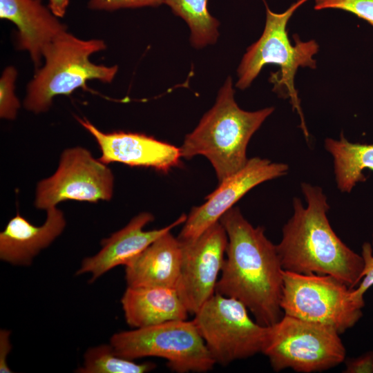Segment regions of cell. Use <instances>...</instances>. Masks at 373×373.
<instances>
[{
  "mask_svg": "<svg viewBox=\"0 0 373 373\" xmlns=\"http://www.w3.org/2000/svg\"><path fill=\"white\" fill-rule=\"evenodd\" d=\"M228 244L215 293L242 302L263 326L283 316V269L276 249L262 227H254L238 207L220 218Z\"/></svg>",
  "mask_w": 373,
  "mask_h": 373,
  "instance_id": "obj_1",
  "label": "cell"
},
{
  "mask_svg": "<svg viewBox=\"0 0 373 373\" xmlns=\"http://www.w3.org/2000/svg\"><path fill=\"white\" fill-rule=\"evenodd\" d=\"M307 202L294 198V213L283 228L276 245L283 270L331 276L354 289L361 280L362 256L348 247L331 227L329 207L321 188L302 183Z\"/></svg>",
  "mask_w": 373,
  "mask_h": 373,
  "instance_id": "obj_2",
  "label": "cell"
},
{
  "mask_svg": "<svg viewBox=\"0 0 373 373\" xmlns=\"http://www.w3.org/2000/svg\"><path fill=\"white\" fill-rule=\"evenodd\" d=\"M274 111V107L252 112L240 108L234 99L232 78L228 76L214 105L186 135L180 148L182 158L204 156L221 182L245 166L251 137Z\"/></svg>",
  "mask_w": 373,
  "mask_h": 373,
  "instance_id": "obj_3",
  "label": "cell"
},
{
  "mask_svg": "<svg viewBox=\"0 0 373 373\" xmlns=\"http://www.w3.org/2000/svg\"><path fill=\"white\" fill-rule=\"evenodd\" d=\"M309 0H298L285 12H273L263 0L266 9V21L260 37L247 48L237 69L236 87L244 90L250 86L262 68L267 64H276L280 70L271 73L269 82L273 90L283 98H289L293 110L300 119V128L307 140L309 133L305 124L300 101L295 88L294 77L299 67L316 68L313 58L319 50L314 40L303 41L298 35H294V45L289 39L287 23L295 11Z\"/></svg>",
  "mask_w": 373,
  "mask_h": 373,
  "instance_id": "obj_4",
  "label": "cell"
},
{
  "mask_svg": "<svg viewBox=\"0 0 373 373\" xmlns=\"http://www.w3.org/2000/svg\"><path fill=\"white\" fill-rule=\"evenodd\" d=\"M106 48L102 39L83 40L67 30L58 35L45 48V64L27 86L25 108L34 113L46 112L55 96L68 95L79 88L86 89L89 80L111 82L117 66L95 64L89 58Z\"/></svg>",
  "mask_w": 373,
  "mask_h": 373,
  "instance_id": "obj_5",
  "label": "cell"
},
{
  "mask_svg": "<svg viewBox=\"0 0 373 373\" xmlns=\"http://www.w3.org/2000/svg\"><path fill=\"white\" fill-rule=\"evenodd\" d=\"M335 329L286 314L267 326L262 354L276 372L290 368L310 373L327 370L345 358V348Z\"/></svg>",
  "mask_w": 373,
  "mask_h": 373,
  "instance_id": "obj_6",
  "label": "cell"
},
{
  "mask_svg": "<svg viewBox=\"0 0 373 373\" xmlns=\"http://www.w3.org/2000/svg\"><path fill=\"white\" fill-rule=\"evenodd\" d=\"M110 344L127 359L162 358L178 373L206 372L216 365L193 321L174 320L119 332L111 336Z\"/></svg>",
  "mask_w": 373,
  "mask_h": 373,
  "instance_id": "obj_7",
  "label": "cell"
},
{
  "mask_svg": "<svg viewBox=\"0 0 373 373\" xmlns=\"http://www.w3.org/2000/svg\"><path fill=\"white\" fill-rule=\"evenodd\" d=\"M280 307L284 314L333 327L339 334L362 317L365 301L356 300L350 289L327 275L283 270Z\"/></svg>",
  "mask_w": 373,
  "mask_h": 373,
  "instance_id": "obj_8",
  "label": "cell"
},
{
  "mask_svg": "<svg viewBox=\"0 0 373 373\" xmlns=\"http://www.w3.org/2000/svg\"><path fill=\"white\" fill-rule=\"evenodd\" d=\"M240 300L215 293L193 321L216 363L225 366L262 353L267 333Z\"/></svg>",
  "mask_w": 373,
  "mask_h": 373,
  "instance_id": "obj_9",
  "label": "cell"
},
{
  "mask_svg": "<svg viewBox=\"0 0 373 373\" xmlns=\"http://www.w3.org/2000/svg\"><path fill=\"white\" fill-rule=\"evenodd\" d=\"M113 190L114 175L107 164L88 149L75 146L65 149L56 171L37 183L34 204L46 211L68 200L108 201Z\"/></svg>",
  "mask_w": 373,
  "mask_h": 373,
  "instance_id": "obj_10",
  "label": "cell"
},
{
  "mask_svg": "<svg viewBox=\"0 0 373 373\" xmlns=\"http://www.w3.org/2000/svg\"><path fill=\"white\" fill-rule=\"evenodd\" d=\"M180 242L182 262L175 290L189 313L195 314L215 294L228 236L219 221L195 240Z\"/></svg>",
  "mask_w": 373,
  "mask_h": 373,
  "instance_id": "obj_11",
  "label": "cell"
},
{
  "mask_svg": "<svg viewBox=\"0 0 373 373\" xmlns=\"http://www.w3.org/2000/svg\"><path fill=\"white\" fill-rule=\"evenodd\" d=\"M287 171L286 164L260 157L249 159L242 169L220 182L204 203L191 209L178 238L182 242L195 240L219 222L249 191L264 182L285 175Z\"/></svg>",
  "mask_w": 373,
  "mask_h": 373,
  "instance_id": "obj_12",
  "label": "cell"
},
{
  "mask_svg": "<svg viewBox=\"0 0 373 373\" xmlns=\"http://www.w3.org/2000/svg\"><path fill=\"white\" fill-rule=\"evenodd\" d=\"M77 120L95 138L101 151L99 160L106 164L119 162L166 173L180 163V148L171 144L142 133H106L85 118L77 117Z\"/></svg>",
  "mask_w": 373,
  "mask_h": 373,
  "instance_id": "obj_13",
  "label": "cell"
},
{
  "mask_svg": "<svg viewBox=\"0 0 373 373\" xmlns=\"http://www.w3.org/2000/svg\"><path fill=\"white\" fill-rule=\"evenodd\" d=\"M186 218L182 214L168 226L146 231L144 228L153 220V216L148 212L137 215L124 227L103 239L99 251L84 259L76 275L90 274L93 283L113 268L126 265L157 238L184 223Z\"/></svg>",
  "mask_w": 373,
  "mask_h": 373,
  "instance_id": "obj_14",
  "label": "cell"
},
{
  "mask_svg": "<svg viewBox=\"0 0 373 373\" xmlns=\"http://www.w3.org/2000/svg\"><path fill=\"white\" fill-rule=\"evenodd\" d=\"M0 18L16 25L17 47L29 53L36 68L45 48L66 31L41 0H0Z\"/></svg>",
  "mask_w": 373,
  "mask_h": 373,
  "instance_id": "obj_15",
  "label": "cell"
},
{
  "mask_svg": "<svg viewBox=\"0 0 373 373\" xmlns=\"http://www.w3.org/2000/svg\"><path fill=\"white\" fill-rule=\"evenodd\" d=\"M41 226H35L17 213L0 233V258L14 265H30L41 250L64 231L66 219L57 207L46 210Z\"/></svg>",
  "mask_w": 373,
  "mask_h": 373,
  "instance_id": "obj_16",
  "label": "cell"
},
{
  "mask_svg": "<svg viewBox=\"0 0 373 373\" xmlns=\"http://www.w3.org/2000/svg\"><path fill=\"white\" fill-rule=\"evenodd\" d=\"M181 262L180 242L169 231L157 238L125 265L127 286L175 289Z\"/></svg>",
  "mask_w": 373,
  "mask_h": 373,
  "instance_id": "obj_17",
  "label": "cell"
},
{
  "mask_svg": "<svg viewBox=\"0 0 373 373\" xmlns=\"http://www.w3.org/2000/svg\"><path fill=\"white\" fill-rule=\"evenodd\" d=\"M121 303L126 323L134 328L188 318V310L173 288L127 287Z\"/></svg>",
  "mask_w": 373,
  "mask_h": 373,
  "instance_id": "obj_18",
  "label": "cell"
},
{
  "mask_svg": "<svg viewBox=\"0 0 373 373\" xmlns=\"http://www.w3.org/2000/svg\"><path fill=\"white\" fill-rule=\"evenodd\" d=\"M325 149L334 159L338 189L350 193L358 182H365L363 171H373V144L352 143L341 133L339 140L327 138Z\"/></svg>",
  "mask_w": 373,
  "mask_h": 373,
  "instance_id": "obj_19",
  "label": "cell"
},
{
  "mask_svg": "<svg viewBox=\"0 0 373 373\" xmlns=\"http://www.w3.org/2000/svg\"><path fill=\"white\" fill-rule=\"evenodd\" d=\"M209 0H164L173 12L187 23L193 47L202 48L217 41L219 21L208 9Z\"/></svg>",
  "mask_w": 373,
  "mask_h": 373,
  "instance_id": "obj_20",
  "label": "cell"
},
{
  "mask_svg": "<svg viewBox=\"0 0 373 373\" xmlns=\"http://www.w3.org/2000/svg\"><path fill=\"white\" fill-rule=\"evenodd\" d=\"M156 365L151 362L137 363L118 356L113 347L100 345L89 348L84 354L79 373H144L153 370Z\"/></svg>",
  "mask_w": 373,
  "mask_h": 373,
  "instance_id": "obj_21",
  "label": "cell"
},
{
  "mask_svg": "<svg viewBox=\"0 0 373 373\" xmlns=\"http://www.w3.org/2000/svg\"><path fill=\"white\" fill-rule=\"evenodd\" d=\"M17 70L13 66L6 67L0 78V117L12 120L16 118L20 102L15 95Z\"/></svg>",
  "mask_w": 373,
  "mask_h": 373,
  "instance_id": "obj_22",
  "label": "cell"
},
{
  "mask_svg": "<svg viewBox=\"0 0 373 373\" xmlns=\"http://www.w3.org/2000/svg\"><path fill=\"white\" fill-rule=\"evenodd\" d=\"M316 10L338 9L350 12L373 26V0H314Z\"/></svg>",
  "mask_w": 373,
  "mask_h": 373,
  "instance_id": "obj_23",
  "label": "cell"
},
{
  "mask_svg": "<svg viewBox=\"0 0 373 373\" xmlns=\"http://www.w3.org/2000/svg\"><path fill=\"white\" fill-rule=\"evenodd\" d=\"M361 256L364 262L362 281L357 288L352 289V294L356 300L364 301V294L373 286V251L369 242L363 243Z\"/></svg>",
  "mask_w": 373,
  "mask_h": 373,
  "instance_id": "obj_24",
  "label": "cell"
},
{
  "mask_svg": "<svg viewBox=\"0 0 373 373\" xmlns=\"http://www.w3.org/2000/svg\"><path fill=\"white\" fill-rule=\"evenodd\" d=\"M164 0H89L88 6L91 10L113 11L122 8L157 7Z\"/></svg>",
  "mask_w": 373,
  "mask_h": 373,
  "instance_id": "obj_25",
  "label": "cell"
},
{
  "mask_svg": "<svg viewBox=\"0 0 373 373\" xmlns=\"http://www.w3.org/2000/svg\"><path fill=\"white\" fill-rule=\"evenodd\" d=\"M346 373H373V351L346 361Z\"/></svg>",
  "mask_w": 373,
  "mask_h": 373,
  "instance_id": "obj_26",
  "label": "cell"
},
{
  "mask_svg": "<svg viewBox=\"0 0 373 373\" xmlns=\"http://www.w3.org/2000/svg\"><path fill=\"white\" fill-rule=\"evenodd\" d=\"M10 334L9 331L5 329L0 332V372L1 373L12 372L6 361L11 349Z\"/></svg>",
  "mask_w": 373,
  "mask_h": 373,
  "instance_id": "obj_27",
  "label": "cell"
},
{
  "mask_svg": "<svg viewBox=\"0 0 373 373\" xmlns=\"http://www.w3.org/2000/svg\"><path fill=\"white\" fill-rule=\"evenodd\" d=\"M68 3L69 0H49L48 8L57 17H63Z\"/></svg>",
  "mask_w": 373,
  "mask_h": 373,
  "instance_id": "obj_28",
  "label": "cell"
},
{
  "mask_svg": "<svg viewBox=\"0 0 373 373\" xmlns=\"http://www.w3.org/2000/svg\"><path fill=\"white\" fill-rule=\"evenodd\" d=\"M372 245H373V241H372Z\"/></svg>",
  "mask_w": 373,
  "mask_h": 373,
  "instance_id": "obj_29",
  "label": "cell"
}]
</instances>
